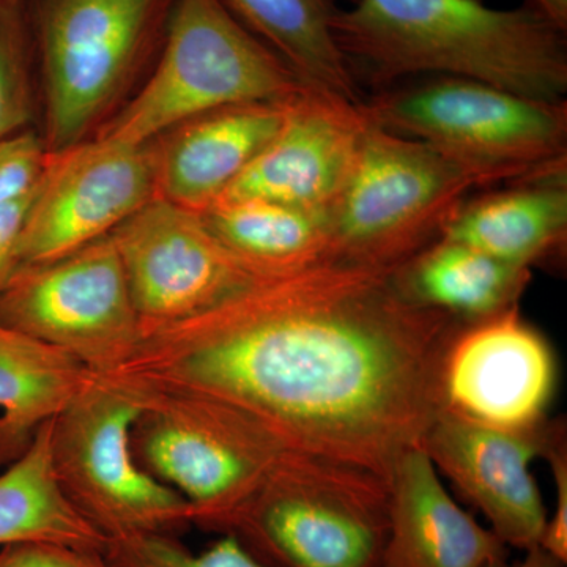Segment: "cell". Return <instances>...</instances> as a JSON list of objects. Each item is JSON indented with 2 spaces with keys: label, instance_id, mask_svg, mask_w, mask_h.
Listing matches in <instances>:
<instances>
[{
  "label": "cell",
  "instance_id": "cell-22",
  "mask_svg": "<svg viewBox=\"0 0 567 567\" xmlns=\"http://www.w3.org/2000/svg\"><path fill=\"white\" fill-rule=\"evenodd\" d=\"M308 87L364 102L333 35L336 0H224Z\"/></svg>",
  "mask_w": 567,
  "mask_h": 567
},
{
  "label": "cell",
  "instance_id": "cell-8",
  "mask_svg": "<svg viewBox=\"0 0 567 567\" xmlns=\"http://www.w3.org/2000/svg\"><path fill=\"white\" fill-rule=\"evenodd\" d=\"M125 388L142 404L132 429L137 464L188 503L194 528L219 535L287 447L249 417L210 399Z\"/></svg>",
  "mask_w": 567,
  "mask_h": 567
},
{
  "label": "cell",
  "instance_id": "cell-1",
  "mask_svg": "<svg viewBox=\"0 0 567 567\" xmlns=\"http://www.w3.org/2000/svg\"><path fill=\"white\" fill-rule=\"evenodd\" d=\"M465 327L406 300L390 271L323 262L142 334L99 377L210 399L287 450L390 481L445 412L446 354Z\"/></svg>",
  "mask_w": 567,
  "mask_h": 567
},
{
  "label": "cell",
  "instance_id": "cell-21",
  "mask_svg": "<svg viewBox=\"0 0 567 567\" xmlns=\"http://www.w3.org/2000/svg\"><path fill=\"white\" fill-rule=\"evenodd\" d=\"M219 244L259 278H275L328 262V213L271 200L215 203L200 212Z\"/></svg>",
  "mask_w": 567,
  "mask_h": 567
},
{
  "label": "cell",
  "instance_id": "cell-34",
  "mask_svg": "<svg viewBox=\"0 0 567 567\" xmlns=\"http://www.w3.org/2000/svg\"><path fill=\"white\" fill-rule=\"evenodd\" d=\"M483 2H484V0H483Z\"/></svg>",
  "mask_w": 567,
  "mask_h": 567
},
{
  "label": "cell",
  "instance_id": "cell-30",
  "mask_svg": "<svg viewBox=\"0 0 567 567\" xmlns=\"http://www.w3.org/2000/svg\"><path fill=\"white\" fill-rule=\"evenodd\" d=\"M492 567H566V563L559 561L554 555L548 554L544 548L535 547L524 551V558L516 563H499Z\"/></svg>",
  "mask_w": 567,
  "mask_h": 567
},
{
  "label": "cell",
  "instance_id": "cell-20",
  "mask_svg": "<svg viewBox=\"0 0 567 567\" xmlns=\"http://www.w3.org/2000/svg\"><path fill=\"white\" fill-rule=\"evenodd\" d=\"M91 375L69 353L0 324V468L28 451Z\"/></svg>",
  "mask_w": 567,
  "mask_h": 567
},
{
  "label": "cell",
  "instance_id": "cell-33",
  "mask_svg": "<svg viewBox=\"0 0 567 567\" xmlns=\"http://www.w3.org/2000/svg\"><path fill=\"white\" fill-rule=\"evenodd\" d=\"M352 2H354V0H352Z\"/></svg>",
  "mask_w": 567,
  "mask_h": 567
},
{
  "label": "cell",
  "instance_id": "cell-18",
  "mask_svg": "<svg viewBox=\"0 0 567 567\" xmlns=\"http://www.w3.org/2000/svg\"><path fill=\"white\" fill-rule=\"evenodd\" d=\"M567 167L464 200L440 238L532 270L566 251Z\"/></svg>",
  "mask_w": 567,
  "mask_h": 567
},
{
  "label": "cell",
  "instance_id": "cell-13",
  "mask_svg": "<svg viewBox=\"0 0 567 567\" xmlns=\"http://www.w3.org/2000/svg\"><path fill=\"white\" fill-rule=\"evenodd\" d=\"M559 421L502 429L445 410L421 446L507 547L527 551L539 547L548 517L529 465L544 457Z\"/></svg>",
  "mask_w": 567,
  "mask_h": 567
},
{
  "label": "cell",
  "instance_id": "cell-26",
  "mask_svg": "<svg viewBox=\"0 0 567 567\" xmlns=\"http://www.w3.org/2000/svg\"><path fill=\"white\" fill-rule=\"evenodd\" d=\"M47 158L43 137L31 130L0 141V210L35 189Z\"/></svg>",
  "mask_w": 567,
  "mask_h": 567
},
{
  "label": "cell",
  "instance_id": "cell-23",
  "mask_svg": "<svg viewBox=\"0 0 567 567\" xmlns=\"http://www.w3.org/2000/svg\"><path fill=\"white\" fill-rule=\"evenodd\" d=\"M50 423L0 473V547L40 540L103 550L106 539L74 513L55 483Z\"/></svg>",
  "mask_w": 567,
  "mask_h": 567
},
{
  "label": "cell",
  "instance_id": "cell-28",
  "mask_svg": "<svg viewBox=\"0 0 567 567\" xmlns=\"http://www.w3.org/2000/svg\"><path fill=\"white\" fill-rule=\"evenodd\" d=\"M0 567H110L103 550L65 546V544H10L0 547Z\"/></svg>",
  "mask_w": 567,
  "mask_h": 567
},
{
  "label": "cell",
  "instance_id": "cell-29",
  "mask_svg": "<svg viewBox=\"0 0 567 567\" xmlns=\"http://www.w3.org/2000/svg\"><path fill=\"white\" fill-rule=\"evenodd\" d=\"M33 194H35V189L18 203L0 210V290L9 281L13 271L20 267V256H18L20 238Z\"/></svg>",
  "mask_w": 567,
  "mask_h": 567
},
{
  "label": "cell",
  "instance_id": "cell-6",
  "mask_svg": "<svg viewBox=\"0 0 567 567\" xmlns=\"http://www.w3.org/2000/svg\"><path fill=\"white\" fill-rule=\"evenodd\" d=\"M380 128L432 145L488 185L567 167V102L544 103L465 78L436 76L364 100Z\"/></svg>",
  "mask_w": 567,
  "mask_h": 567
},
{
  "label": "cell",
  "instance_id": "cell-15",
  "mask_svg": "<svg viewBox=\"0 0 567 567\" xmlns=\"http://www.w3.org/2000/svg\"><path fill=\"white\" fill-rule=\"evenodd\" d=\"M557 383L550 344L513 306L466 324L446 354L445 410L494 427L547 420Z\"/></svg>",
  "mask_w": 567,
  "mask_h": 567
},
{
  "label": "cell",
  "instance_id": "cell-14",
  "mask_svg": "<svg viewBox=\"0 0 567 567\" xmlns=\"http://www.w3.org/2000/svg\"><path fill=\"white\" fill-rule=\"evenodd\" d=\"M365 123L364 102L305 87L284 100L278 133L216 203L262 199L330 213L352 171Z\"/></svg>",
  "mask_w": 567,
  "mask_h": 567
},
{
  "label": "cell",
  "instance_id": "cell-5",
  "mask_svg": "<svg viewBox=\"0 0 567 567\" xmlns=\"http://www.w3.org/2000/svg\"><path fill=\"white\" fill-rule=\"evenodd\" d=\"M477 188H491L483 175L368 115L352 171L328 213V262L393 274L439 240Z\"/></svg>",
  "mask_w": 567,
  "mask_h": 567
},
{
  "label": "cell",
  "instance_id": "cell-32",
  "mask_svg": "<svg viewBox=\"0 0 567 567\" xmlns=\"http://www.w3.org/2000/svg\"><path fill=\"white\" fill-rule=\"evenodd\" d=\"M2 2L9 3L11 7H22V0H2Z\"/></svg>",
  "mask_w": 567,
  "mask_h": 567
},
{
  "label": "cell",
  "instance_id": "cell-2",
  "mask_svg": "<svg viewBox=\"0 0 567 567\" xmlns=\"http://www.w3.org/2000/svg\"><path fill=\"white\" fill-rule=\"evenodd\" d=\"M333 35L354 80L390 85L416 74L465 78L544 103H566L567 39L533 3L354 0Z\"/></svg>",
  "mask_w": 567,
  "mask_h": 567
},
{
  "label": "cell",
  "instance_id": "cell-27",
  "mask_svg": "<svg viewBox=\"0 0 567 567\" xmlns=\"http://www.w3.org/2000/svg\"><path fill=\"white\" fill-rule=\"evenodd\" d=\"M555 481V509L547 517L539 547L567 565V443L565 421L548 443L546 454Z\"/></svg>",
  "mask_w": 567,
  "mask_h": 567
},
{
  "label": "cell",
  "instance_id": "cell-4",
  "mask_svg": "<svg viewBox=\"0 0 567 567\" xmlns=\"http://www.w3.org/2000/svg\"><path fill=\"white\" fill-rule=\"evenodd\" d=\"M305 87L224 0H174L152 76L99 136L147 145L208 112L282 102Z\"/></svg>",
  "mask_w": 567,
  "mask_h": 567
},
{
  "label": "cell",
  "instance_id": "cell-9",
  "mask_svg": "<svg viewBox=\"0 0 567 567\" xmlns=\"http://www.w3.org/2000/svg\"><path fill=\"white\" fill-rule=\"evenodd\" d=\"M174 0H35L48 152L78 144L158 39Z\"/></svg>",
  "mask_w": 567,
  "mask_h": 567
},
{
  "label": "cell",
  "instance_id": "cell-3",
  "mask_svg": "<svg viewBox=\"0 0 567 567\" xmlns=\"http://www.w3.org/2000/svg\"><path fill=\"white\" fill-rule=\"evenodd\" d=\"M219 535L237 537L268 567H382L390 481L338 458L286 450Z\"/></svg>",
  "mask_w": 567,
  "mask_h": 567
},
{
  "label": "cell",
  "instance_id": "cell-17",
  "mask_svg": "<svg viewBox=\"0 0 567 567\" xmlns=\"http://www.w3.org/2000/svg\"><path fill=\"white\" fill-rule=\"evenodd\" d=\"M282 117L284 100L235 104L183 123L153 151L155 197L207 210L274 140Z\"/></svg>",
  "mask_w": 567,
  "mask_h": 567
},
{
  "label": "cell",
  "instance_id": "cell-31",
  "mask_svg": "<svg viewBox=\"0 0 567 567\" xmlns=\"http://www.w3.org/2000/svg\"><path fill=\"white\" fill-rule=\"evenodd\" d=\"M528 2L567 31V0H528Z\"/></svg>",
  "mask_w": 567,
  "mask_h": 567
},
{
  "label": "cell",
  "instance_id": "cell-25",
  "mask_svg": "<svg viewBox=\"0 0 567 567\" xmlns=\"http://www.w3.org/2000/svg\"><path fill=\"white\" fill-rule=\"evenodd\" d=\"M32 117L29 35L22 7L0 0V141L25 130Z\"/></svg>",
  "mask_w": 567,
  "mask_h": 567
},
{
  "label": "cell",
  "instance_id": "cell-19",
  "mask_svg": "<svg viewBox=\"0 0 567 567\" xmlns=\"http://www.w3.org/2000/svg\"><path fill=\"white\" fill-rule=\"evenodd\" d=\"M393 276L406 300L466 324L517 306L532 281L529 268L445 238L417 252Z\"/></svg>",
  "mask_w": 567,
  "mask_h": 567
},
{
  "label": "cell",
  "instance_id": "cell-12",
  "mask_svg": "<svg viewBox=\"0 0 567 567\" xmlns=\"http://www.w3.org/2000/svg\"><path fill=\"white\" fill-rule=\"evenodd\" d=\"M155 197L153 148L99 136L47 164L20 238V265L51 262L110 235Z\"/></svg>",
  "mask_w": 567,
  "mask_h": 567
},
{
  "label": "cell",
  "instance_id": "cell-24",
  "mask_svg": "<svg viewBox=\"0 0 567 567\" xmlns=\"http://www.w3.org/2000/svg\"><path fill=\"white\" fill-rule=\"evenodd\" d=\"M210 546L193 551L182 537L141 535L107 540L103 557L110 567H268L233 535H218Z\"/></svg>",
  "mask_w": 567,
  "mask_h": 567
},
{
  "label": "cell",
  "instance_id": "cell-7",
  "mask_svg": "<svg viewBox=\"0 0 567 567\" xmlns=\"http://www.w3.org/2000/svg\"><path fill=\"white\" fill-rule=\"evenodd\" d=\"M141 410L132 390L92 374L50 423L55 483L106 543L141 535L182 537L193 528L188 503L134 458L132 429Z\"/></svg>",
  "mask_w": 567,
  "mask_h": 567
},
{
  "label": "cell",
  "instance_id": "cell-11",
  "mask_svg": "<svg viewBox=\"0 0 567 567\" xmlns=\"http://www.w3.org/2000/svg\"><path fill=\"white\" fill-rule=\"evenodd\" d=\"M142 334L182 322L260 281L227 251L199 212L153 197L111 233Z\"/></svg>",
  "mask_w": 567,
  "mask_h": 567
},
{
  "label": "cell",
  "instance_id": "cell-16",
  "mask_svg": "<svg viewBox=\"0 0 567 567\" xmlns=\"http://www.w3.org/2000/svg\"><path fill=\"white\" fill-rule=\"evenodd\" d=\"M509 547L466 513L416 445L390 477V535L382 567H492Z\"/></svg>",
  "mask_w": 567,
  "mask_h": 567
},
{
  "label": "cell",
  "instance_id": "cell-10",
  "mask_svg": "<svg viewBox=\"0 0 567 567\" xmlns=\"http://www.w3.org/2000/svg\"><path fill=\"white\" fill-rule=\"evenodd\" d=\"M0 324L95 375L125 363L142 328L111 234L61 259L20 265L0 290Z\"/></svg>",
  "mask_w": 567,
  "mask_h": 567
}]
</instances>
